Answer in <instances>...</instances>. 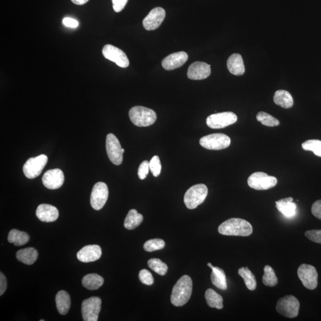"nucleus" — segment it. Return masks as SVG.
<instances>
[{"instance_id":"33","label":"nucleus","mask_w":321,"mask_h":321,"mask_svg":"<svg viewBox=\"0 0 321 321\" xmlns=\"http://www.w3.org/2000/svg\"><path fill=\"white\" fill-rule=\"evenodd\" d=\"M148 265L150 269L159 274L160 276H165L168 271V266L159 259L153 258L148 260Z\"/></svg>"},{"instance_id":"11","label":"nucleus","mask_w":321,"mask_h":321,"mask_svg":"<svg viewBox=\"0 0 321 321\" xmlns=\"http://www.w3.org/2000/svg\"><path fill=\"white\" fill-rule=\"evenodd\" d=\"M122 148L119 140L113 133L106 136V149L107 155L114 165L119 166L123 162Z\"/></svg>"},{"instance_id":"4","label":"nucleus","mask_w":321,"mask_h":321,"mask_svg":"<svg viewBox=\"0 0 321 321\" xmlns=\"http://www.w3.org/2000/svg\"><path fill=\"white\" fill-rule=\"evenodd\" d=\"M208 193V187L203 184L194 185L187 190L184 196V202L187 208L195 209L205 201Z\"/></svg>"},{"instance_id":"17","label":"nucleus","mask_w":321,"mask_h":321,"mask_svg":"<svg viewBox=\"0 0 321 321\" xmlns=\"http://www.w3.org/2000/svg\"><path fill=\"white\" fill-rule=\"evenodd\" d=\"M210 66L206 63L196 62L192 63L187 70V77L191 80H203L210 75Z\"/></svg>"},{"instance_id":"2","label":"nucleus","mask_w":321,"mask_h":321,"mask_svg":"<svg viewBox=\"0 0 321 321\" xmlns=\"http://www.w3.org/2000/svg\"><path fill=\"white\" fill-rule=\"evenodd\" d=\"M193 283L191 278L188 276H183L174 286L171 302L174 306H182L188 302L191 297Z\"/></svg>"},{"instance_id":"3","label":"nucleus","mask_w":321,"mask_h":321,"mask_svg":"<svg viewBox=\"0 0 321 321\" xmlns=\"http://www.w3.org/2000/svg\"><path fill=\"white\" fill-rule=\"evenodd\" d=\"M129 118L136 126H151L156 122L157 116L153 110L142 106H136L130 110Z\"/></svg>"},{"instance_id":"41","label":"nucleus","mask_w":321,"mask_h":321,"mask_svg":"<svg viewBox=\"0 0 321 321\" xmlns=\"http://www.w3.org/2000/svg\"><path fill=\"white\" fill-rule=\"evenodd\" d=\"M128 2V0H112L114 11L117 13L122 12Z\"/></svg>"},{"instance_id":"26","label":"nucleus","mask_w":321,"mask_h":321,"mask_svg":"<svg viewBox=\"0 0 321 321\" xmlns=\"http://www.w3.org/2000/svg\"><path fill=\"white\" fill-rule=\"evenodd\" d=\"M210 275V279L214 286L217 288L226 290L227 289L226 277L225 272L219 267L214 266Z\"/></svg>"},{"instance_id":"10","label":"nucleus","mask_w":321,"mask_h":321,"mask_svg":"<svg viewBox=\"0 0 321 321\" xmlns=\"http://www.w3.org/2000/svg\"><path fill=\"white\" fill-rule=\"evenodd\" d=\"M101 300L98 297H92L82 302V313L83 320L97 321L101 308Z\"/></svg>"},{"instance_id":"43","label":"nucleus","mask_w":321,"mask_h":321,"mask_svg":"<svg viewBox=\"0 0 321 321\" xmlns=\"http://www.w3.org/2000/svg\"><path fill=\"white\" fill-rule=\"evenodd\" d=\"M63 25L69 28H76L79 26V22L76 20L70 18H66L63 20Z\"/></svg>"},{"instance_id":"24","label":"nucleus","mask_w":321,"mask_h":321,"mask_svg":"<svg viewBox=\"0 0 321 321\" xmlns=\"http://www.w3.org/2000/svg\"><path fill=\"white\" fill-rule=\"evenodd\" d=\"M38 253L37 250L33 247H28L19 250L16 253V257L20 262L31 265L37 260Z\"/></svg>"},{"instance_id":"23","label":"nucleus","mask_w":321,"mask_h":321,"mask_svg":"<svg viewBox=\"0 0 321 321\" xmlns=\"http://www.w3.org/2000/svg\"><path fill=\"white\" fill-rule=\"evenodd\" d=\"M57 308L60 314L65 315L68 313L70 308V297L69 294L66 291L61 290L57 294L56 297Z\"/></svg>"},{"instance_id":"16","label":"nucleus","mask_w":321,"mask_h":321,"mask_svg":"<svg viewBox=\"0 0 321 321\" xmlns=\"http://www.w3.org/2000/svg\"><path fill=\"white\" fill-rule=\"evenodd\" d=\"M166 18L165 10L162 8L153 9L143 19V26L147 31L158 28Z\"/></svg>"},{"instance_id":"5","label":"nucleus","mask_w":321,"mask_h":321,"mask_svg":"<svg viewBox=\"0 0 321 321\" xmlns=\"http://www.w3.org/2000/svg\"><path fill=\"white\" fill-rule=\"evenodd\" d=\"M300 303L296 297L288 295L279 300L277 303L276 310L284 316L294 318L299 314Z\"/></svg>"},{"instance_id":"27","label":"nucleus","mask_w":321,"mask_h":321,"mask_svg":"<svg viewBox=\"0 0 321 321\" xmlns=\"http://www.w3.org/2000/svg\"><path fill=\"white\" fill-rule=\"evenodd\" d=\"M103 279L96 274H90L85 276L82 279L83 287L89 290H98L103 284Z\"/></svg>"},{"instance_id":"15","label":"nucleus","mask_w":321,"mask_h":321,"mask_svg":"<svg viewBox=\"0 0 321 321\" xmlns=\"http://www.w3.org/2000/svg\"><path fill=\"white\" fill-rule=\"evenodd\" d=\"M43 185L51 190L59 189L65 182L64 173L59 169L48 170L42 179Z\"/></svg>"},{"instance_id":"40","label":"nucleus","mask_w":321,"mask_h":321,"mask_svg":"<svg viewBox=\"0 0 321 321\" xmlns=\"http://www.w3.org/2000/svg\"><path fill=\"white\" fill-rule=\"evenodd\" d=\"M305 235L307 239L312 241V242L321 244V230L307 231Z\"/></svg>"},{"instance_id":"37","label":"nucleus","mask_w":321,"mask_h":321,"mask_svg":"<svg viewBox=\"0 0 321 321\" xmlns=\"http://www.w3.org/2000/svg\"><path fill=\"white\" fill-rule=\"evenodd\" d=\"M149 169L153 176H159L162 172V165L158 156L155 155L152 157L149 162Z\"/></svg>"},{"instance_id":"25","label":"nucleus","mask_w":321,"mask_h":321,"mask_svg":"<svg viewBox=\"0 0 321 321\" xmlns=\"http://www.w3.org/2000/svg\"><path fill=\"white\" fill-rule=\"evenodd\" d=\"M274 101L276 104L284 109H290L294 103L292 95L285 90H279L276 91L274 96Z\"/></svg>"},{"instance_id":"8","label":"nucleus","mask_w":321,"mask_h":321,"mask_svg":"<svg viewBox=\"0 0 321 321\" xmlns=\"http://www.w3.org/2000/svg\"><path fill=\"white\" fill-rule=\"evenodd\" d=\"M247 183L253 189L264 190L276 186L277 179L275 177L269 176L265 173L256 172L249 176Z\"/></svg>"},{"instance_id":"44","label":"nucleus","mask_w":321,"mask_h":321,"mask_svg":"<svg viewBox=\"0 0 321 321\" xmlns=\"http://www.w3.org/2000/svg\"><path fill=\"white\" fill-rule=\"evenodd\" d=\"M7 286L6 277L2 273H0V296H2L6 292Z\"/></svg>"},{"instance_id":"32","label":"nucleus","mask_w":321,"mask_h":321,"mask_svg":"<svg viewBox=\"0 0 321 321\" xmlns=\"http://www.w3.org/2000/svg\"><path fill=\"white\" fill-rule=\"evenodd\" d=\"M262 282L266 286H276L278 283L275 272L274 270L269 265L264 267V274L262 277Z\"/></svg>"},{"instance_id":"45","label":"nucleus","mask_w":321,"mask_h":321,"mask_svg":"<svg viewBox=\"0 0 321 321\" xmlns=\"http://www.w3.org/2000/svg\"><path fill=\"white\" fill-rule=\"evenodd\" d=\"M71 1L76 5H83L88 2L89 0H71Z\"/></svg>"},{"instance_id":"39","label":"nucleus","mask_w":321,"mask_h":321,"mask_svg":"<svg viewBox=\"0 0 321 321\" xmlns=\"http://www.w3.org/2000/svg\"><path fill=\"white\" fill-rule=\"evenodd\" d=\"M149 162L145 160L140 164L138 169V175L140 180H144L148 175L149 171Z\"/></svg>"},{"instance_id":"31","label":"nucleus","mask_w":321,"mask_h":321,"mask_svg":"<svg viewBox=\"0 0 321 321\" xmlns=\"http://www.w3.org/2000/svg\"><path fill=\"white\" fill-rule=\"evenodd\" d=\"M238 273L244 280L247 289L251 291L255 290L256 289L257 283L255 277L248 269V268H240Z\"/></svg>"},{"instance_id":"7","label":"nucleus","mask_w":321,"mask_h":321,"mask_svg":"<svg viewBox=\"0 0 321 321\" xmlns=\"http://www.w3.org/2000/svg\"><path fill=\"white\" fill-rule=\"evenodd\" d=\"M48 162L44 154L32 157L27 161L23 167V171L27 178L33 179L41 175Z\"/></svg>"},{"instance_id":"34","label":"nucleus","mask_w":321,"mask_h":321,"mask_svg":"<svg viewBox=\"0 0 321 321\" xmlns=\"http://www.w3.org/2000/svg\"><path fill=\"white\" fill-rule=\"evenodd\" d=\"M257 121L261 123L262 125L269 127L277 126L280 125L279 120L274 118L272 116L265 112H260L257 113L256 116Z\"/></svg>"},{"instance_id":"21","label":"nucleus","mask_w":321,"mask_h":321,"mask_svg":"<svg viewBox=\"0 0 321 321\" xmlns=\"http://www.w3.org/2000/svg\"><path fill=\"white\" fill-rule=\"evenodd\" d=\"M227 68L232 74L236 76H241L245 72L242 57L239 54H233L227 60Z\"/></svg>"},{"instance_id":"28","label":"nucleus","mask_w":321,"mask_h":321,"mask_svg":"<svg viewBox=\"0 0 321 321\" xmlns=\"http://www.w3.org/2000/svg\"><path fill=\"white\" fill-rule=\"evenodd\" d=\"M143 217L136 209L129 210L125 220L124 226L128 230H133L138 227L143 222Z\"/></svg>"},{"instance_id":"12","label":"nucleus","mask_w":321,"mask_h":321,"mask_svg":"<svg viewBox=\"0 0 321 321\" xmlns=\"http://www.w3.org/2000/svg\"><path fill=\"white\" fill-rule=\"evenodd\" d=\"M297 274L303 285L309 290H314L317 286V273L315 267L302 264L297 270Z\"/></svg>"},{"instance_id":"42","label":"nucleus","mask_w":321,"mask_h":321,"mask_svg":"<svg viewBox=\"0 0 321 321\" xmlns=\"http://www.w3.org/2000/svg\"><path fill=\"white\" fill-rule=\"evenodd\" d=\"M311 210L316 219L321 220V200H317L313 203Z\"/></svg>"},{"instance_id":"36","label":"nucleus","mask_w":321,"mask_h":321,"mask_svg":"<svg viewBox=\"0 0 321 321\" xmlns=\"http://www.w3.org/2000/svg\"><path fill=\"white\" fill-rule=\"evenodd\" d=\"M166 246L165 241L160 239H150L144 244L143 248L146 252H152L155 250H161Z\"/></svg>"},{"instance_id":"22","label":"nucleus","mask_w":321,"mask_h":321,"mask_svg":"<svg viewBox=\"0 0 321 321\" xmlns=\"http://www.w3.org/2000/svg\"><path fill=\"white\" fill-rule=\"evenodd\" d=\"M293 201L291 197L279 200L276 202L277 208L286 217H293L296 214L297 206Z\"/></svg>"},{"instance_id":"35","label":"nucleus","mask_w":321,"mask_h":321,"mask_svg":"<svg viewBox=\"0 0 321 321\" xmlns=\"http://www.w3.org/2000/svg\"><path fill=\"white\" fill-rule=\"evenodd\" d=\"M302 148L308 151H312L317 156L321 157V140L312 139L306 140L302 145Z\"/></svg>"},{"instance_id":"20","label":"nucleus","mask_w":321,"mask_h":321,"mask_svg":"<svg viewBox=\"0 0 321 321\" xmlns=\"http://www.w3.org/2000/svg\"><path fill=\"white\" fill-rule=\"evenodd\" d=\"M36 215L42 222L51 223L58 220L59 212L55 206L48 204H41L38 206Z\"/></svg>"},{"instance_id":"38","label":"nucleus","mask_w":321,"mask_h":321,"mask_svg":"<svg viewBox=\"0 0 321 321\" xmlns=\"http://www.w3.org/2000/svg\"><path fill=\"white\" fill-rule=\"evenodd\" d=\"M140 282L146 285L150 286L154 282L152 274L148 270H142L139 275Z\"/></svg>"},{"instance_id":"19","label":"nucleus","mask_w":321,"mask_h":321,"mask_svg":"<svg viewBox=\"0 0 321 321\" xmlns=\"http://www.w3.org/2000/svg\"><path fill=\"white\" fill-rule=\"evenodd\" d=\"M188 60V55L184 51L171 54L162 61L163 68L173 70L182 66Z\"/></svg>"},{"instance_id":"46","label":"nucleus","mask_w":321,"mask_h":321,"mask_svg":"<svg viewBox=\"0 0 321 321\" xmlns=\"http://www.w3.org/2000/svg\"><path fill=\"white\" fill-rule=\"evenodd\" d=\"M122 152L123 153L125 152V149H123V148L122 149Z\"/></svg>"},{"instance_id":"18","label":"nucleus","mask_w":321,"mask_h":321,"mask_svg":"<svg viewBox=\"0 0 321 321\" xmlns=\"http://www.w3.org/2000/svg\"><path fill=\"white\" fill-rule=\"evenodd\" d=\"M102 255L101 247L96 245L83 247L77 253V257L80 262L88 263L96 261Z\"/></svg>"},{"instance_id":"6","label":"nucleus","mask_w":321,"mask_h":321,"mask_svg":"<svg viewBox=\"0 0 321 321\" xmlns=\"http://www.w3.org/2000/svg\"><path fill=\"white\" fill-rule=\"evenodd\" d=\"M200 145L204 148L210 150H222L230 145V137L223 133H214L202 137L199 140Z\"/></svg>"},{"instance_id":"30","label":"nucleus","mask_w":321,"mask_h":321,"mask_svg":"<svg viewBox=\"0 0 321 321\" xmlns=\"http://www.w3.org/2000/svg\"><path fill=\"white\" fill-rule=\"evenodd\" d=\"M205 296L207 304L209 307H212V308H217V309L223 308V297L215 291L211 289L207 290Z\"/></svg>"},{"instance_id":"14","label":"nucleus","mask_w":321,"mask_h":321,"mask_svg":"<svg viewBox=\"0 0 321 321\" xmlns=\"http://www.w3.org/2000/svg\"><path fill=\"white\" fill-rule=\"evenodd\" d=\"M102 55L120 68H126L129 66V60L125 52L114 45L107 44L103 46Z\"/></svg>"},{"instance_id":"13","label":"nucleus","mask_w":321,"mask_h":321,"mask_svg":"<svg viewBox=\"0 0 321 321\" xmlns=\"http://www.w3.org/2000/svg\"><path fill=\"white\" fill-rule=\"evenodd\" d=\"M109 198L108 186L105 183L98 182L93 186L91 195V205L96 210L101 209Z\"/></svg>"},{"instance_id":"29","label":"nucleus","mask_w":321,"mask_h":321,"mask_svg":"<svg viewBox=\"0 0 321 321\" xmlns=\"http://www.w3.org/2000/svg\"><path fill=\"white\" fill-rule=\"evenodd\" d=\"M29 239L28 234L16 229L12 230L8 236L9 242L14 244L16 246L25 245L29 242Z\"/></svg>"},{"instance_id":"1","label":"nucleus","mask_w":321,"mask_h":321,"mask_svg":"<svg viewBox=\"0 0 321 321\" xmlns=\"http://www.w3.org/2000/svg\"><path fill=\"white\" fill-rule=\"evenodd\" d=\"M218 231L222 235L246 237L251 235L253 228L246 220L233 218L220 225Z\"/></svg>"},{"instance_id":"9","label":"nucleus","mask_w":321,"mask_h":321,"mask_svg":"<svg viewBox=\"0 0 321 321\" xmlns=\"http://www.w3.org/2000/svg\"><path fill=\"white\" fill-rule=\"evenodd\" d=\"M237 121V116L233 112L213 114L206 119V125L214 129H222L233 125Z\"/></svg>"}]
</instances>
